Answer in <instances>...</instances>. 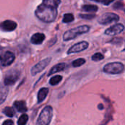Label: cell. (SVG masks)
I'll list each match as a JSON object with an SVG mask.
<instances>
[{
    "instance_id": "obj_15",
    "label": "cell",
    "mask_w": 125,
    "mask_h": 125,
    "mask_svg": "<svg viewBox=\"0 0 125 125\" xmlns=\"http://www.w3.org/2000/svg\"><path fill=\"white\" fill-rule=\"evenodd\" d=\"M48 92H49L48 88L45 87V88H42V89H40V91L38 92V94H37V102H38V103H40L42 101H44V100L48 96Z\"/></svg>"
},
{
    "instance_id": "obj_21",
    "label": "cell",
    "mask_w": 125,
    "mask_h": 125,
    "mask_svg": "<svg viewBox=\"0 0 125 125\" xmlns=\"http://www.w3.org/2000/svg\"><path fill=\"white\" fill-rule=\"evenodd\" d=\"M29 120V116L27 114H22L18 120V125H26Z\"/></svg>"
},
{
    "instance_id": "obj_22",
    "label": "cell",
    "mask_w": 125,
    "mask_h": 125,
    "mask_svg": "<svg viewBox=\"0 0 125 125\" xmlns=\"http://www.w3.org/2000/svg\"><path fill=\"white\" fill-rule=\"evenodd\" d=\"M85 63H86V60L84 59H83V58H80V59L74 60L72 62V65H73V67H78L82 66Z\"/></svg>"
},
{
    "instance_id": "obj_16",
    "label": "cell",
    "mask_w": 125,
    "mask_h": 125,
    "mask_svg": "<svg viewBox=\"0 0 125 125\" xmlns=\"http://www.w3.org/2000/svg\"><path fill=\"white\" fill-rule=\"evenodd\" d=\"M66 67V64L65 63L62 62V63H59V64H57L56 65L53 66L51 70H50V72L48 73V76L49 75H51L56 73H59V72H61V71H63Z\"/></svg>"
},
{
    "instance_id": "obj_6",
    "label": "cell",
    "mask_w": 125,
    "mask_h": 125,
    "mask_svg": "<svg viewBox=\"0 0 125 125\" xmlns=\"http://www.w3.org/2000/svg\"><path fill=\"white\" fill-rule=\"evenodd\" d=\"M20 76V72L16 70H10L6 75L4 78L3 83L5 86H12L18 80Z\"/></svg>"
},
{
    "instance_id": "obj_9",
    "label": "cell",
    "mask_w": 125,
    "mask_h": 125,
    "mask_svg": "<svg viewBox=\"0 0 125 125\" xmlns=\"http://www.w3.org/2000/svg\"><path fill=\"white\" fill-rule=\"evenodd\" d=\"M89 47V42L86 41H81L80 42H78L75 45H73L72 47L69 48L67 51V54H71V53H79L81 52L86 49H87Z\"/></svg>"
},
{
    "instance_id": "obj_11",
    "label": "cell",
    "mask_w": 125,
    "mask_h": 125,
    "mask_svg": "<svg viewBox=\"0 0 125 125\" xmlns=\"http://www.w3.org/2000/svg\"><path fill=\"white\" fill-rule=\"evenodd\" d=\"M16 28H17L16 22L11 20H7L0 23V29L4 31H12Z\"/></svg>"
},
{
    "instance_id": "obj_24",
    "label": "cell",
    "mask_w": 125,
    "mask_h": 125,
    "mask_svg": "<svg viewBox=\"0 0 125 125\" xmlns=\"http://www.w3.org/2000/svg\"><path fill=\"white\" fill-rule=\"evenodd\" d=\"M104 55L102 54L101 53H96L92 56V59L94 62H100L104 59Z\"/></svg>"
},
{
    "instance_id": "obj_26",
    "label": "cell",
    "mask_w": 125,
    "mask_h": 125,
    "mask_svg": "<svg viewBox=\"0 0 125 125\" xmlns=\"http://www.w3.org/2000/svg\"><path fill=\"white\" fill-rule=\"evenodd\" d=\"M114 8L116 10H123L125 9V5L122 1H116L114 4Z\"/></svg>"
},
{
    "instance_id": "obj_13",
    "label": "cell",
    "mask_w": 125,
    "mask_h": 125,
    "mask_svg": "<svg viewBox=\"0 0 125 125\" xmlns=\"http://www.w3.org/2000/svg\"><path fill=\"white\" fill-rule=\"evenodd\" d=\"M9 89L2 82H0V105L2 104L7 97Z\"/></svg>"
},
{
    "instance_id": "obj_3",
    "label": "cell",
    "mask_w": 125,
    "mask_h": 125,
    "mask_svg": "<svg viewBox=\"0 0 125 125\" xmlns=\"http://www.w3.org/2000/svg\"><path fill=\"white\" fill-rule=\"evenodd\" d=\"M53 115V108L50 105L45 106L41 111L38 119L37 121V125H49Z\"/></svg>"
},
{
    "instance_id": "obj_17",
    "label": "cell",
    "mask_w": 125,
    "mask_h": 125,
    "mask_svg": "<svg viewBox=\"0 0 125 125\" xmlns=\"http://www.w3.org/2000/svg\"><path fill=\"white\" fill-rule=\"evenodd\" d=\"M82 10L88 12H95L98 10V7L94 4H85L82 6Z\"/></svg>"
},
{
    "instance_id": "obj_7",
    "label": "cell",
    "mask_w": 125,
    "mask_h": 125,
    "mask_svg": "<svg viewBox=\"0 0 125 125\" xmlns=\"http://www.w3.org/2000/svg\"><path fill=\"white\" fill-rule=\"evenodd\" d=\"M51 62V58L48 57L46 58L42 61H40V62H38L37 64H35L31 70V74L32 76H35L37 73L42 72L48 64L49 63Z\"/></svg>"
},
{
    "instance_id": "obj_27",
    "label": "cell",
    "mask_w": 125,
    "mask_h": 125,
    "mask_svg": "<svg viewBox=\"0 0 125 125\" xmlns=\"http://www.w3.org/2000/svg\"><path fill=\"white\" fill-rule=\"evenodd\" d=\"M98 3H101V4H105V5H108L110 4L111 3L113 2V1H95Z\"/></svg>"
},
{
    "instance_id": "obj_29",
    "label": "cell",
    "mask_w": 125,
    "mask_h": 125,
    "mask_svg": "<svg viewBox=\"0 0 125 125\" xmlns=\"http://www.w3.org/2000/svg\"><path fill=\"white\" fill-rule=\"evenodd\" d=\"M98 108H99V109H100V110H101V109H103V108H104L103 105V104H100V105H99V106H98Z\"/></svg>"
},
{
    "instance_id": "obj_10",
    "label": "cell",
    "mask_w": 125,
    "mask_h": 125,
    "mask_svg": "<svg viewBox=\"0 0 125 125\" xmlns=\"http://www.w3.org/2000/svg\"><path fill=\"white\" fill-rule=\"evenodd\" d=\"M125 29V26L122 23H116L105 30V34L107 35H116L122 33Z\"/></svg>"
},
{
    "instance_id": "obj_8",
    "label": "cell",
    "mask_w": 125,
    "mask_h": 125,
    "mask_svg": "<svg viewBox=\"0 0 125 125\" xmlns=\"http://www.w3.org/2000/svg\"><path fill=\"white\" fill-rule=\"evenodd\" d=\"M15 60V54L11 51H6L0 56V63L3 67L10 65Z\"/></svg>"
},
{
    "instance_id": "obj_2",
    "label": "cell",
    "mask_w": 125,
    "mask_h": 125,
    "mask_svg": "<svg viewBox=\"0 0 125 125\" xmlns=\"http://www.w3.org/2000/svg\"><path fill=\"white\" fill-rule=\"evenodd\" d=\"M89 30H90V27L88 25H83L71 29L64 32L63 35V40L64 41H69L70 40H73L81 34L88 33Z\"/></svg>"
},
{
    "instance_id": "obj_4",
    "label": "cell",
    "mask_w": 125,
    "mask_h": 125,
    "mask_svg": "<svg viewBox=\"0 0 125 125\" xmlns=\"http://www.w3.org/2000/svg\"><path fill=\"white\" fill-rule=\"evenodd\" d=\"M125 66L121 62H111L105 64L103 67V72L108 74L116 75L124 72Z\"/></svg>"
},
{
    "instance_id": "obj_23",
    "label": "cell",
    "mask_w": 125,
    "mask_h": 125,
    "mask_svg": "<svg viewBox=\"0 0 125 125\" xmlns=\"http://www.w3.org/2000/svg\"><path fill=\"white\" fill-rule=\"evenodd\" d=\"M73 21H74V15L72 13L64 14V15L63 17V20H62V21L64 23H70V22H72Z\"/></svg>"
},
{
    "instance_id": "obj_18",
    "label": "cell",
    "mask_w": 125,
    "mask_h": 125,
    "mask_svg": "<svg viewBox=\"0 0 125 125\" xmlns=\"http://www.w3.org/2000/svg\"><path fill=\"white\" fill-rule=\"evenodd\" d=\"M60 3H61V1H59V0H45L42 1V4H44L47 6H49L51 7L56 8V9H57L59 4Z\"/></svg>"
},
{
    "instance_id": "obj_5",
    "label": "cell",
    "mask_w": 125,
    "mask_h": 125,
    "mask_svg": "<svg viewBox=\"0 0 125 125\" xmlns=\"http://www.w3.org/2000/svg\"><path fill=\"white\" fill-rule=\"evenodd\" d=\"M119 16L114 12H106L103 14L99 18L98 22L103 25H108L111 23H115L119 21Z\"/></svg>"
},
{
    "instance_id": "obj_25",
    "label": "cell",
    "mask_w": 125,
    "mask_h": 125,
    "mask_svg": "<svg viewBox=\"0 0 125 125\" xmlns=\"http://www.w3.org/2000/svg\"><path fill=\"white\" fill-rule=\"evenodd\" d=\"M79 16H80V18H81L83 19L92 20V19H94L96 17V15L95 14H80Z\"/></svg>"
},
{
    "instance_id": "obj_12",
    "label": "cell",
    "mask_w": 125,
    "mask_h": 125,
    "mask_svg": "<svg viewBox=\"0 0 125 125\" xmlns=\"http://www.w3.org/2000/svg\"><path fill=\"white\" fill-rule=\"evenodd\" d=\"M45 39V35L42 33H35L31 37V42L34 45H40Z\"/></svg>"
},
{
    "instance_id": "obj_19",
    "label": "cell",
    "mask_w": 125,
    "mask_h": 125,
    "mask_svg": "<svg viewBox=\"0 0 125 125\" xmlns=\"http://www.w3.org/2000/svg\"><path fill=\"white\" fill-rule=\"evenodd\" d=\"M62 78H63L62 75H55L50 79L49 83L51 86H56V85L59 84L62 81Z\"/></svg>"
},
{
    "instance_id": "obj_28",
    "label": "cell",
    "mask_w": 125,
    "mask_h": 125,
    "mask_svg": "<svg viewBox=\"0 0 125 125\" xmlns=\"http://www.w3.org/2000/svg\"><path fill=\"white\" fill-rule=\"evenodd\" d=\"M14 123L12 120H6L4 122V123L2 124V125H13Z\"/></svg>"
},
{
    "instance_id": "obj_20",
    "label": "cell",
    "mask_w": 125,
    "mask_h": 125,
    "mask_svg": "<svg viewBox=\"0 0 125 125\" xmlns=\"http://www.w3.org/2000/svg\"><path fill=\"white\" fill-rule=\"evenodd\" d=\"M2 112L8 117H12L15 115V111L12 107H5L3 109Z\"/></svg>"
},
{
    "instance_id": "obj_1",
    "label": "cell",
    "mask_w": 125,
    "mask_h": 125,
    "mask_svg": "<svg viewBox=\"0 0 125 125\" xmlns=\"http://www.w3.org/2000/svg\"><path fill=\"white\" fill-rule=\"evenodd\" d=\"M57 9L51 7L42 3L40 4L35 10L37 18L45 23L53 22L57 17Z\"/></svg>"
},
{
    "instance_id": "obj_14",
    "label": "cell",
    "mask_w": 125,
    "mask_h": 125,
    "mask_svg": "<svg viewBox=\"0 0 125 125\" xmlns=\"http://www.w3.org/2000/svg\"><path fill=\"white\" fill-rule=\"evenodd\" d=\"M14 106L18 112L21 113H26L28 111V108L26 105V102L23 100L15 101L14 103Z\"/></svg>"
}]
</instances>
